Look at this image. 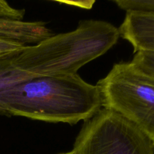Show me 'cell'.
Returning a JSON list of instances; mask_svg holds the SVG:
<instances>
[{
  "mask_svg": "<svg viewBox=\"0 0 154 154\" xmlns=\"http://www.w3.org/2000/svg\"><path fill=\"white\" fill-rule=\"evenodd\" d=\"M102 108L97 85L78 74L33 76L0 93V114L75 125Z\"/></svg>",
  "mask_w": 154,
  "mask_h": 154,
  "instance_id": "1",
  "label": "cell"
},
{
  "mask_svg": "<svg viewBox=\"0 0 154 154\" xmlns=\"http://www.w3.org/2000/svg\"><path fill=\"white\" fill-rule=\"evenodd\" d=\"M120 38L118 28L111 23L84 20L73 31L25 47L14 62L20 70L35 76L75 75L81 67L108 52Z\"/></svg>",
  "mask_w": 154,
  "mask_h": 154,
  "instance_id": "2",
  "label": "cell"
},
{
  "mask_svg": "<svg viewBox=\"0 0 154 154\" xmlns=\"http://www.w3.org/2000/svg\"><path fill=\"white\" fill-rule=\"evenodd\" d=\"M96 85L102 108L120 114L154 143V80L136 72L129 63L121 62Z\"/></svg>",
  "mask_w": 154,
  "mask_h": 154,
  "instance_id": "3",
  "label": "cell"
},
{
  "mask_svg": "<svg viewBox=\"0 0 154 154\" xmlns=\"http://www.w3.org/2000/svg\"><path fill=\"white\" fill-rule=\"evenodd\" d=\"M72 150L75 154H154V143L120 114L102 108L84 121Z\"/></svg>",
  "mask_w": 154,
  "mask_h": 154,
  "instance_id": "4",
  "label": "cell"
},
{
  "mask_svg": "<svg viewBox=\"0 0 154 154\" xmlns=\"http://www.w3.org/2000/svg\"><path fill=\"white\" fill-rule=\"evenodd\" d=\"M120 36L138 51L154 53V13L127 11L118 28Z\"/></svg>",
  "mask_w": 154,
  "mask_h": 154,
  "instance_id": "5",
  "label": "cell"
},
{
  "mask_svg": "<svg viewBox=\"0 0 154 154\" xmlns=\"http://www.w3.org/2000/svg\"><path fill=\"white\" fill-rule=\"evenodd\" d=\"M54 35V32L48 28L46 23L0 19V39L21 46L38 45Z\"/></svg>",
  "mask_w": 154,
  "mask_h": 154,
  "instance_id": "6",
  "label": "cell"
},
{
  "mask_svg": "<svg viewBox=\"0 0 154 154\" xmlns=\"http://www.w3.org/2000/svg\"><path fill=\"white\" fill-rule=\"evenodd\" d=\"M19 52L0 57V93L20 81L35 76L20 70L15 66L14 61Z\"/></svg>",
  "mask_w": 154,
  "mask_h": 154,
  "instance_id": "7",
  "label": "cell"
},
{
  "mask_svg": "<svg viewBox=\"0 0 154 154\" xmlns=\"http://www.w3.org/2000/svg\"><path fill=\"white\" fill-rule=\"evenodd\" d=\"M129 63L136 72L154 80V53L138 51Z\"/></svg>",
  "mask_w": 154,
  "mask_h": 154,
  "instance_id": "8",
  "label": "cell"
},
{
  "mask_svg": "<svg viewBox=\"0 0 154 154\" xmlns=\"http://www.w3.org/2000/svg\"><path fill=\"white\" fill-rule=\"evenodd\" d=\"M119 8L127 11L154 13V0H116Z\"/></svg>",
  "mask_w": 154,
  "mask_h": 154,
  "instance_id": "9",
  "label": "cell"
},
{
  "mask_svg": "<svg viewBox=\"0 0 154 154\" xmlns=\"http://www.w3.org/2000/svg\"><path fill=\"white\" fill-rule=\"evenodd\" d=\"M25 10L11 7L7 2L0 0V19H11L23 20Z\"/></svg>",
  "mask_w": 154,
  "mask_h": 154,
  "instance_id": "10",
  "label": "cell"
},
{
  "mask_svg": "<svg viewBox=\"0 0 154 154\" xmlns=\"http://www.w3.org/2000/svg\"><path fill=\"white\" fill-rule=\"evenodd\" d=\"M24 48L25 47L21 46L17 44L0 39V57L12 54V53L19 52L22 51Z\"/></svg>",
  "mask_w": 154,
  "mask_h": 154,
  "instance_id": "11",
  "label": "cell"
},
{
  "mask_svg": "<svg viewBox=\"0 0 154 154\" xmlns=\"http://www.w3.org/2000/svg\"><path fill=\"white\" fill-rule=\"evenodd\" d=\"M59 154H75V153L73 150H71V151L66 152V153H59Z\"/></svg>",
  "mask_w": 154,
  "mask_h": 154,
  "instance_id": "12",
  "label": "cell"
}]
</instances>
